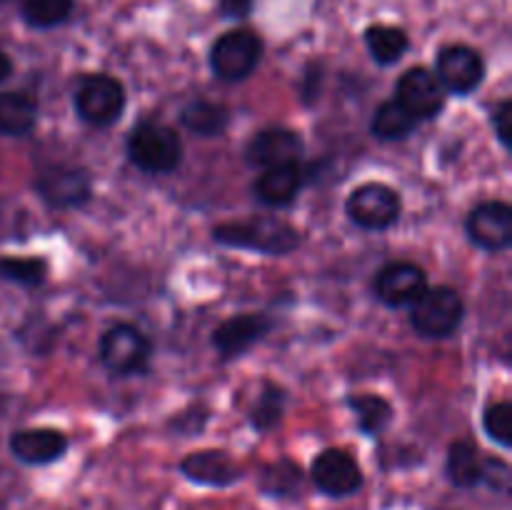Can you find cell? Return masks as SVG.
I'll list each match as a JSON object with an SVG mask.
<instances>
[{
  "mask_svg": "<svg viewBox=\"0 0 512 510\" xmlns=\"http://www.w3.org/2000/svg\"><path fill=\"white\" fill-rule=\"evenodd\" d=\"M128 158L135 168L150 175L173 173L183 160V143L173 128L163 123H145L135 125L128 135Z\"/></svg>",
  "mask_w": 512,
  "mask_h": 510,
  "instance_id": "cell-1",
  "label": "cell"
},
{
  "mask_svg": "<svg viewBox=\"0 0 512 510\" xmlns=\"http://www.w3.org/2000/svg\"><path fill=\"white\" fill-rule=\"evenodd\" d=\"M213 238L223 245L260 250L268 255H285L298 248V230L275 218H253L245 223H225L213 230Z\"/></svg>",
  "mask_w": 512,
  "mask_h": 510,
  "instance_id": "cell-2",
  "label": "cell"
},
{
  "mask_svg": "<svg viewBox=\"0 0 512 510\" xmlns=\"http://www.w3.org/2000/svg\"><path fill=\"white\" fill-rule=\"evenodd\" d=\"M463 315V298L448 285L425 288L410 303V323L423 338H448L463 323Z\"/></svg>",
  "mask_w": 512,
  "mask_h": 510,
  "instance_id": "cell-3",
  "label": "cell"
},
{
  "mask_svg": "<svg viewBox=\"0 0 512 510\" xmlns=\"http://www.w3.org/2000/svg\"><path fill=\"white\" fill-rule=\"evenodd\" d=\"M263 55V40L248 28H235L220 35L210 48V68L225 83H240L255 73Z\"/></svg>",
  "mask_w": 512,
  "mask_h": 510,
  "instance_id": "cell-4",
  "label": "cell"
},
{
  "mask_svg": "<svg viewBox=\"0 0 512 510\" xmlns=\"http://www.w3.org/2000/svg\"><path fill=\"white\" fill-rule=\"evenodd\" d=\"M150 355H153L150 340L145 338L143 330L130 323L113 325L100 338V358L115 375L143 373L150 363Z\"/></svg>",
  "mask_w": 512,
  "mask_h": 510,
  "instance_id": "cell-5",
  "label": "cell"
},
{
  "mask_svg": "<svg viewBox=\"0 0 512 510\" xmlns=\"http://www.w3.org/2000/svg\"><path fill=\"white\" fill-rule=\"evenodd\" d=\"M125 108V88L113 75H88L75 90V110L90 125L115 123Z\"/></svg>",
  "mask_w": 512,
  "mask_h": 510,
  "instance_id": "cell-6",
  "label": "cell"
},
{
  "mask_svg": "<svg viewBox=\"0 0 512 510\" xmlns=\"http://www.w3.org/2000/svg\"><path fill=\"white\" fill-rule=\"evenodd\" d=\"M315 490L328 498H350L363 488V470L358 460L340 448H328L315 455L310 465Z\"/></svg>",
  "mask_w": 512,
  "mask_h": 510,
  "instance_id": "cell-7",
  "label": "cell"
},
{
  "mask_svg": "<svg viewBox=\"0 0 512 510\" xmlns=\"http://www.w3.org/2000/svg\"><path fill=\"white\" fill-rule=\"evenodd\" d=\"M400 195L385 183H363L350 193L348 215L355 225L365 230H385L398 223Z\"/></svg>",
  "mask_w": 512,
  "mask_h": 510,
  "instance_id": "cell-8",
  "label": "cell"
},
{
  "mask_svg": "<svg viewBox=\"0 0 512 510\" xmlns=\"http://www.w3.org/2000/svg\"><path fill=\"white\" fill-rule=\"evenodd\" d=\"M435 78L440 80L443 90H450L453 95H468L483 83L485 63L478 50L470 48V45H445L438 53Z\"/></svg>",
  "mask_w": 512,
  "mask_h": 510,
  "instance_id": "cell-9",
  "label": "cell"
},
{
  "mask_svg": "<svg viewBox=\"0 0 512 510\" xmlns=\"http://www.w3.org/2000/svg\"><path fill=\"white\" fill-rule=\"evenodd\" d=\"M35 190L53 208H78L90 200L93 183H90L88 170L75 168V165H53L38 175Z\"/></svg>",
  "mask_w": 512,
  "mask_h": 510,
  "instance_id": "cell-10",
  "label": "cell"
},
{
  "mask_svg": "<svg viewBox=\"0 0 512 510\" xmlns=\"http://www.w3.org/2000/svg\"><path fill=\"white\" fill-rule=\"evenodd\" d=\"M395 100L420 123V120L435 118L443 110L445 90L433 70L410 68L400 75Z\"/></svg>",
  "mask_w": 512,
  "mask_h": 510,
  "instance_id": "cell-11",
  "label": "cell"
},
{
  "mask_svg": "<svg viewBox=\"0 0 512 510\" xmlns=\"http://www.w3.org/2000/svg\"><path fill=\"white\" fill-rule=\"evenodd\" d=\"M465 228H468V238L478 248L488 250V253H498V250L510 248L512 208L508 203H503V200L480 203L478 208L470 210Z\"/></svg>",
  "mask_w": 512,
  "mask_h": 510,
  "instance_id": "cell-12",
  "label": "cell"
},
{
  "mask_svg": "<svg viewBox=\"0 0 512 510\" xmlns=\"http://www.w3.org/2000/svg\"><path fill=\"white\" fill-rule=\"evenodd\" d=\"M303 155V140L290 128H265L253 135L245 148V160L255 168H273V165L298 163Z\"/></svg>",
  "mask_w": 512,
  "mask_h": 510,
  "instance_id": "cell-13",
  "label": "cell"
},
{
  "mask_svg": "<svg viewBox=\"0 0 512 510\" xmlns=\"http://www.w3.org/2000/svg\"><path fill=\"white\" fill-rule=\"evenodd\" d=\"M425 288H428V280H425L423 268L408 260L388 263L375 275V293L385 305H393V308L410 305Z\"/></svg>",
  "mask_w": 512,
  "mask_h": 510,
  "instance_id": "cell-14",
  "label": "cell"
},
{
  "mask_svg": "<svg viewBox=\"0 0 512 510\" xmlns=\"http://www.w3.org/2000/svg\"><path fill=\"white\" fill-rule=\"evenodd\" d=\"M180 473L190 483L205 485V488H230L243 478V468L225 450H198V453L185 455Z\"/></svg>",
  "mask_w": 512,
  "mask_h": 510,
  "instance_id": "cell-15",
  "label": "cell"
},
{
  "mask_svg": "<svg viewBox=\"0 0 512 510\" xmlns=\"http://www.w3.org/2000/svg\"><path fill=\"white\" fill-rule=\"evenodd\" d=\"M270 320L263 313H240L223 320L213 330V345L223 358H238L245 350L253 348L270 330Z\"/></svg>",
  "mask_w": 512,
  "mask_h": 510,
  "instance_id": "cell-16",
  "label": "cell"
},
{
  "mask_svg": "<svg viewBox=\"0 0 512 510\" xmlns=\"http://www.w3.org/2000/svg\"><path fill=\"white\" fill-rule=\"evenodd\" d=\"M68 450V438L53 428L18 430L10 438V453L25 465H50Z\"/></svg>",
  "mask_w": 512,
  "mask_h": 510,
  "instance_id": "cell-17",
  "label": "cell"
},
{
  "mask_svg": "<svg viewBox=\"0 0 512 510\" xmlns=\"http://www.w3.org/2000/svg\"><path fill=\"white\" fill-rule=\"evenodd\" d=\"M303 183L305 173L298 163L273 165V168H265L263 175H258V180L253 183V193L260 203L283 208L298 198Z\"/></svg>",
  "mask_w": 512,
  "mask_h": 510,
  "instance_id": "cell-18",
  "label": "cell"
},
{
  "mask_svg": "<svg viewBox=\"0 0 512 510\" xmlns=\"http://www.w3.org/2000/svg\"><path fill=\"white\" fill-rule=\"evenodd\" d=\"M445 475L450 485L460 490L478 488L483 483V458H480L475 443L468 440H455L445 458Z\"/></svg>",
  "mask_w": 512,
  "mask_h": 510,
  "instance_id": "cell-19",
  "label": "cell"
},
{
  "mask_svg": "<svg viewBox=\"0 0 512 510\" xmlns=\"http://www.w3.org/2000/svg\"><path fill=\"white\" fill-rule=\"evenodd\" d=\"M180 120H183V125L193 135H200V138H218V135H223L228 130L230 110L228 105L200 98L185 105L183 113H180Z\"/></svg>",
  "mask_w": 512,
  "mask_h": 510,
  "instance_id": "cell-20",
  "label": "cell"
},
{
  "mask_svg": "<svg viewBox=\"0 0 512 510\" xmlns=\"http://www.w3.org/2000/svg\"><path fill=\"white\" fill-rule=\"evenodd\" d=\"M35 123H38V103L30 95L18 90L0 93V133L20 138L28 135Z\"/></svg>",
  "mask_w": 512,
  "mask_h": 510,
  "instance_id": "cell-21",
  "label": "cell"
},
{
  "mask_svg": "<svg viewBox=\"0 0 512 510\" xmlns=\"http://www.w3.org/2000/svg\"><path fill=\"white\" fill-rule=\"evenodd\" d=\"M303 483H305L303 470H300V465L293 463V460H278V463L265 465L258 475L260 493L278 500L300 498V493H303Z\"/></svg>",
  "mask_w": 512,
  "mask_h": 510,
  "instance_id": "cell-22",
  "label": "cell"
},
{
  "mask_svg": "<svg viewBox=\"0 0 512 510\" xmlns=\"http://www.w3.org/2000/svg\"><path fill=\"white\" fill-rule=\"evenodd\" d=\"M365 45H368V53L373 55L375 63L380 65H393L408 53L410 40L408 33L398 25H370L365 30Z\"/></svg>",
  "mask_w": 512,
  "mask_h": 510,
  "instance_id": "cell-23",
  "label": "cell"
},
{
  "mask_svg": "<svg viewBox=\"0 0 512 510\" xmlns=\"http://www.w3.org/2000/svg\"><path fill=\"white\" fill-rule=\"evenodd\" d=\"M418 120L398 103V100H385L373 115L370 133L378 140H405L415 130Z\"/></svg>",
  "mask_w": 512,
  "mask_h": 510,
  "instance_id": "cell-24",
  "label": "cell"
},
{
  "mask_svg": "<svg viewBox=\"0 0 512 510\" xmlns=\"http://www.w3.org/2000/svg\"><path fill=\"white\" fill-rule=\"evenodd\" d=\"M348 403L350 408H353V413L358 415L360 430L368 435L383 433V430L388 428L390 418H393V408H390L388 400L380 398V395H353Z\"/></svg>",
  "mask_w": 512,
  "mask_h": 510,
  "instance_id": "cell-25",
  "label": "cell"
},
{
  "mask_svg": "<svg viewBox=\"0 0 512 510\" xmlns=\"http://www.w3.org/2000/svg\"><path fill=\"white\" fill-rule=\"evenodd\" d=\"M70 15H73V0H23V20L30 28H58Z\"/></svg>",
  "mask_w": 512,
  "mask_h": 510,
  "instance_id": "cell-26",
  "label": "cell"
},
{
  "mask_svg": "<svg viewBox=\"0 0 512 510\" xmlns=\"http://www.w3.org/2000/svg\"><path fill=\"white\" fill-rule=\"evenodd\" d=\"M285 410V390L278 388L275 383H265V390L258 395L255 405L250 408V423L255 425V430L265 433V430L275 428L283 418Z\"/></svg>",
  "mask_w": 512,
  "mask_h": 510,
  "instance_id": "cell-27",
  "label": "cell"
},
{
  "mask_svg": "<svg viewBox=\"0 0 512 510\" xmlns=\"http://www.w3.org/2000/svg\"><path fill=\"white\" fill-rule=\"evenodd\" d=\"M48 275L43 258H0V278L20 285H40Z\"/></svg>",
  "mask_w": 512,
  "mask_h": 510,
  "instance_id": "cell-28",
  "label": "cell"
},
{
  "mask_svg": "<svg viewBox=\"0 0 512 510\" xmlns=\"http://www.w3.org/2000/svg\"><path fill=\"white\" fill-rule=\"evenodd\" d=\"M483 428L493 443L512 448V405L508 400L490 403L483 413Z\"/></svg>",
  "mask_w": 512,
  "mask_h": 510,
  "instance_id": "cell-29",
  "label": "cell"
},
{
  "mask_svg": "<svg viewBox=\"0 0 512 510\" xmlns=\"http://www.w3.org/2000/svg\"><path fill=\"white\" fill-rule=\"evenodd\" d=\"M483 483L493 488L495 493H510L512 483V470L505 460L490 458L483 460Z\"/></svg>",
  "mask_w": 512,
  "mask_h": 510,
  "instance_id": "cell-30",
  "label": "cell"
},
{
  "mask_svg": "<svg viewBox=\"0 0 512 510\" xmlns=\"http://www.w3.org/2000/svg\"><path fill=\"white\" fill-rule=\"evenodd\" d=\"M493 128L505 150L512 148V100L505 98L493 113Z\"/></svg>",
  "mask_w": 512,
  "mask_h": 510,
  "instance_id": "cell-31",
  "label": "cell"
},
{
  "mask_svg": "<svg viewBox=\"0 0 512 510\" xmlns=\"http://www.w3.org/2000/svg\"><path fill=\"white\" fill-rule=\"evenodd\" d=\"M250 10H253V0H220V13L225 18H248Z\"/></svg>",
  "mask_w": 512,
  "mask_h": 510,
  "instance_id": "cell-32",
  "label": "cell"
},
{
  "mask_svg": "<svg viewBox=\"0 0 512 510\" xmlns=\"http://www.w3.org/2000/svg\"><path fill=\"white\" fill-rule=\"evenodd\" d=\"M10 73H13V60H10L8 55L0 50V83H3V80H8Z\"/></svg>",
  "mask_w": 512,
  "mask_h": 510,
  "instance_id": "cell-33",
  "label": "cell"
},
{
  "mask_svg": "<svg viewBox=\"0 0 512 510\" xmlns=\"http://www.w3.org/2000/svg\"><path fill=\"white\" fill-rule=\"evenodd\" d=\"M0 3H8V0H0Z\"/></svg>",
  "mask_w": 512,
  "mask_h": 510,
  "instance_id": "cell-34",
  "label": "cell"
}]
</instances>
